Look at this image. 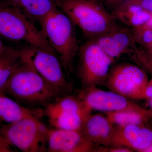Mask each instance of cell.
<instances>
[{"label":"cell","mask_w":152,"mask_h":152,"mask_svg":"<svg viewBox=\"0 0 152 152\" xmlns=\"http://www.w3.org/2000/svg\"><path fill=\"white\" fill-rule=\"evenodd\" d=\"M7 46H6L3 43L1 39V37L0 36V52H2V51L4 50L5 49L7 48Z\"/></svg>","instance_id":"obj_27"},{"label":"cell","mask_w":152,"mask_h":152,"mask_svg":"<svg viewBox=\"0 0 152 152\" xmlns=\"http://www.w3.org/2000/svg\"><path fill=\"white\" fill-rule=\"evenodd\" d=\"M148 82L146 75L138 66L121 63L111 67L105 86L128 99H142Z\"/></svg>","instance_id":"obj_8"},{"label":"cell","mask_w":152,"mask_h":152,"mask_svg":"<svg viewBox=\"0 0 152 152\" xmlns=\"http://www.w3.org/2000/svg\"><path fill=\"white\" fill-rule=\"evenodd\" d=\"M1 125H2L1 124V123H0V126H1Z\"/></svg>","instance_id":"obj_33"},{"label":"cell","mask_w":152,"mask_h":152,"mask_svg":"<svg viewBox=\"0 0 152 152\" xmlns=\"http://www.w3.org/2000/svg\"><path fill=\"white\" fill-rule=\"evenodd\" d=\"M152 143V130L144 125H131L115 127L110 146L142 152Z\"/></svg>","instance_id":"obj_12"},{"label":"cell","mask_w":152,"mask_h":152,"mask_svg":"<svg viewBox=\"0 0 152 152\" xmlns=\"http://www.w3.org/2000/svg\"><path fill=\"white\" fill-rule=\"evenodd\" d=\"M127 0H104L105 4L108 7L115 8Z\"/></svg>","instance_id":"obj_25"},{"label":"cell","mask_w":152,"mask_h":152,"mask_svg":"<svg viewBox=\"0 0 152 152\" xmlns=\"http://www.w3.org/2000/svg\"><path fill=\"white\" fill-rule=\"evenodd\" d=\"M115 127L106 116L91 115L81 128L85 137L97 145L110 146Z\"/></svg>","instance_id":"obj_13"},{"label":"cell","mask_w":152,"mask_h":152,"mask_svg":"<svg viewBox=\"0 0 152 152\" xmlns=\"http://www.w3.org/2000/svg\"><path fill=\"white\" fill-rule=\"evenodd\" d=\"M41 31L66 71L72 72L80 47L75 25L57 8L39 22Z\"/></svg>","instance_id":"obj_3"},{"label":"cell","mask_w":152,"mask_h":152,"mask_svg":"<svg viewBox=\"0 0 152 152\" xmlns=\"http://www.w3.org/2000/svg\"><path fill=\"white\" fill-rule=\"evenodd\" d=\"M78 53V74L83 88L105 86L115 60L109 56L93 39L80 47Z\"/></svg>","instance_id":"obj_6"},{"label":"cell","mask_w":152,"mask_h":152,"mask_svg":"<svg viewBox=\"0 0 152 152\" xmlns=\"http://www.w3.org/2000/svg\"><path fill=\"white\" fill-rule=\"evenodd\" d=\"M149 102L150 108H151L149 110L150 116L151 117H152V100L149 101Z\"/></svg>","instance_id":"obj_29"},{"label":"cell","mask_w":152,"mask_h":152,"mask_svg":"<svg viewBox=\"0 0 152 152\" xmlns=\"http://www.w3.org/2000/svg\"><path fill=\"white\" fill-rule=\"evenodd\" d=\"M26 49L24 61L11 76L3 92L23 106L35 109L43 108L68 95L43 78L33 66Z\"/></svg>","instance_id":"obj_1"},{"label":"cell","mask_w":152,"mask_h":152,"mask_svg":"<svg viewBox=\"0 0 152 152\" xmlns=\"http://www.w3.org/2000/svg\"><path fill=\"white\" fill-rule=\"evenodd\" d=\"M16 149L0 134V152H15Z\"/></svg>","instance_id":"obj_22"},{"label":"cell","mask_w":152,"mask_h":152,"mask_svg":"<svg viewBox=\"0 0 152 152\" xmlns=\"http://www.w3.org/2000/svg\"><path fill=\"white\" fill-rule=\"evenodd\" d=\"M150 55L149 56H151V57H152V49H151V50H150Z\"/></svg>","instance_id":"obj_30"},{"label":"cell","mask_w":152,"mask_h":152,"mask_svg":"<svg viewBox=\"0 0 152 152\" xmlns=\"http://www.w3.org/2000/svg\"><path fill=\"white\" fill-rule=\"evenodd\" d=\"M26 56V48L7 47L0 52V92H3L9 79L24 62Z\"/></svg>","instance_id":"obj_16"},{"label":"cell","mask_w":152,"mask_h":152,"mask_svg":"<svg viewBox=\"0 0 152 152\" xmlns=\"http://www.w3.org/2000/svg\"><path fill=\"white\" fill-rule=\"evenodd\" d=\"M0 36L56 53L42 31L15 6L0 3Z\"/></svg>","instance_id":"obj_4"},{"label":"cell","mask_w":152,"mask_h":152,"mask_svg":"<svg viewBox=\"0 0 152 152\" xmlns=\"http://www.w3.org/2000/svg\"><path fill=\"white\" fill-rule=\"evenodd\" d=\"M0 3L11 5L18 7L16 0H0Z\"/></svg>","instance_id":"obj_26"},{"label":"cell","mask_w":152,"mask_h":152,"mask_svg":"<svg viewBox=\"0 0 152 152\" xmlns=\"http://www.w3.org/2000/svg\"><path fill=\"white\" fill-rule=\"evenodd\" d=\"M96 146L85 137L81 129H49L47 152H92Z\"/></svg>","instance_id":"obj_11"},{"label":"cell","mask_w":152,"mask_h":152,"mask_svg":"<svg viewBox=\"0 0 152 152\" xmlns=\"http://www.w3.org/2000/svg\"><path fill=\"white\" fill-rule=\"evenodd\" d=\"M142 99L148 100H152V79L148 81L144 90Z\"/></svg>","instance_id":"obj_24"},{"label":"cell","mask_w":152,"mask_h":152,"mask_svg":"<svg viewBox=\"0 0 152 152\" xmlns=\"http://www.w3.org/2000/svg\"><path fill=\"white\" fill-rule=\"evenodd\" d=\"M27 50L33 66L46 81L67 94L72 91V86L66 79L64 67L56 53L30 46Z\"/></svg>","instance_id":"obj_9"},{"label":"cell","mask_w":152,"mask_h":152,"mask_svg":"<svg viewBox=\"0 0 152 152\" xmlns=\"http://www.w3.org/2000/svg\"><path fill=\"white\" fill-rule=\"evenodd\" d=\"M93 1H100V0H93Z\"/></svg>","instance_id":"obj_31"},{"label":"cell","mask_w":152,"mask_h":152,"mask_svg":"<svg viewBox=\"0 0 152 152\" xmlns=\"http://www.w3.org/2000/svg\"><path fill=\"white\" fill-rule=\"evenodd\" d=\"M111 14L116 20L134 28L147 25L152 17V13L128 1L114 8Z\"/></svg>","instance_id":"obj_15"},{"label":"cell","mask_w":152,"mask_h":152,"mask_svg":"<svg viewBox=\"0 0 152 152\" xmlns=\"http://www.w3.org/2000/svg\"><path fill=\"white\" fill-rule=\"evenodd\" d=\"M109 56L115 60L123 54L116 42L108 33L93 39Z\"/></svg>","instance_id":"obj_20"},{"label":"cell","mask_w":152,"mask_h":152,"mask_svg":"<svg viewBox=\"0 0 152 152\" xmlns=\"http://www.w3.org/2000/svg\"><path fill=\"white\" fill-rule=\"evenodd\" d=\"M17 7L32 21L39 23L57 7L54 0H16Z\"/></svg>","instance_id":"obj_17"},{"label":"cell","mask_w":152,"mask_h":152,"mask_svg":"<svg viewBox=\"0 0 152 152\" xmlns=\"http://www.w3.org/2000/svg\"><path fill=\"white\" fill-rule=\"evenodd\" d=\"M92 110L77 97L66 95L57 99L42 108L43 116L56 129H80Z\"/></svg>","instance_id":"obj_7"},{"label":"cell","mask_w":152,"mask_h":152,"mask_svg":"<svg viewBox=\"0 0 152 152\" xmlns=\"http://www.w3.org/2000/svg\"><path fill=\"white\" fill-rule=\"evenodd\" d=\"M106 116L114 126H125L131 125H144L150 118L149 110H125L106 112Z\"/></svg>","instance_id":"obj_18"},{"label":"cell","mask_w":152,"mask_h":152,"mask_svg":"<svg viewBox=\"0 0 152 152\" xmlns=\"http://www.w3.org/2000/svg\"><path fill=\"white\" fill-rule=\"evenodd\" d=\"M133 36L136 42H140L146 46L152 49V31L151 27L148 25L134 28L132 30Z\"/></svg>","instance_id":"obj_21"},{"label":"cell","mask_w":152,"mask_h":152,"mask_svg":"<svg viewBox=\"0 0 152 152\" xmlns=\"http://www.w3.org/2000/svg\"><path fill=\"white\" fill-rule=\"evenodd\" d=\"M57 7L78 27L89 39L109 32L116 20L103 7L93 0H54Z\"/></svg>","instance_id":"obj_2"},{"label":"cell","mask_w":152,"mask_h":152,"mask_svg":"<svg viewBox=\"0 0 152 152\" xmlns=\"http://www.w3.org/2000/svg\"><path fill=\"white\" fill-rule=\"evenodd\" d=\"M49 128L36 117L2 124L0 134L15 148L23 152H47Z\"/></svg>","instance_id":"obj_5"},{"label":"cell","mask_w":152,"mask_h":152,"mask_svg":"<svg viewBox=\"0 0 152 152\" xmlns=\"http://www.w3.org/2000/svg\"><path fill=\"white\" fill-rule=\"evenodd\" d=\"M142 152H152V143L146 148Z\"/></svg>","instance_id":"obj_28"},{"label":"cell","mask_w":152,"mask_h":152,"mask_svg":"<svg viewBox=\"0 0 152 152\" xmlns=\"http://www.w3.org/2000/svg\"><path fill=\"white\" fill-rule=\"evenodd\" d=\"M151 31H152V26L151 27Z\"/></svg>","instance_id":"obj_32"},{"label":"cell","mask_w":152,"mask_h":152,"mask_svg":"<svg viewBox=\"0 0 152 152\" xmlns=\"http://www.w3.org/2000/svg\"><path fill=\"white\" fill-rule=\"evenodd\" d=\"M43 117L42 108H30L0 92V123L10 124L29 117Z\"/></svg>","instance_id":"obj_14"},{"label":"cell","mask_w":152,"mask_h":152,"mask_svg":"<svg viewBox=\"0 0 152 152\" xmlns=\"http://www.w3.org/2000/svg\"><path fill=\"white\" fill-rule=\"evenodd\" d=\"M77 97L92 111L96 110L106 113L143 109L121 95L97 87L83 88Z\"/></svg>","instance_id":"obj_10"},{"label":"cell","mask_w":152,"mask_h":152,"mask_svg":"<svg viewBox=\"0 0 152 152\" xmlns=\"http://www.w3.org/2000/svg\"><path fill=\"white\" fill-rule=\"evenodd\" d=\"M142 7L147 12L152 13V0H127Z\"/></svg>","instance_id":"obj_23"},{"label":"cell","mask_w":152,"mask_h":152,"mask_svg":"<svg viewBox=\"0 0 152 152\" xmlns=\"http://www.w3.org/2000/svg\"><path fill=\"white\" fill-rule=\"evenodd\" d=\"M108 33L116 42L123 55H128L129 57L137 49L132 30L130 29L129 28L117 24Z\"/></svg>","instance_id":"obj_19"}]
</instances>
